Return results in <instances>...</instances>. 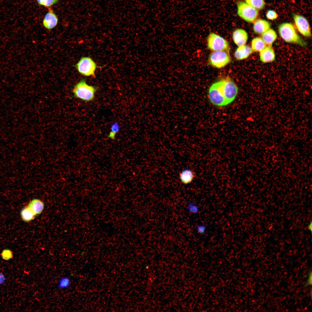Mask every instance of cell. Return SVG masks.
Returning a JSON list of instances; mask_svg holds the SVG:
<instances>
[{"label":"cell","instance_id":"1","mask_svg":"<svg viewBox=\"0 0 312 312\" xmlns=\"http://www.w3.org/2000/svg\"><path fill=\"white\" fill-rule=\"evenodd\" d=\"M278 30L281 37L285 42L297 44L302 47L306 46L307 42L298 34L292 24L282 23L278 26Z\"/></svg>","mask_w":312,"mask_h":312},{"label":"cell","instance_id":"2","mask_svg":"<svg viewBox=\"0 0 312 312\" xmlns=\"http://www.w3.org/2000/svg\"><path fill=\"white\" fill-rule=\"evenodd\" d=\"M208 96L211 103L215 106L222 107L229 104L221 80L211 85L209 90Z\"/></svg>","mask_w":312,"mask_h":312},{"label":"cell","instance_id":"3","mask_svg":"<svg viewBox=\"0 0 312 312\" xmlns=\"http://www.w3.org/2000/svg\"><path fill=\"white\" fill-rule=\"evenodd\" d=\"M96 90L94 86L88 85L82 79L75 85L73 92L76 97L89 102L94 99Z\"/></svg>","mask_w":312,"mask_h":312},{"label":"cell","instance_id":"4","mask_svg":"<svg viewBox=\"0 0 312 312\" xmlns=\"http://www.w3.org/2000/svg\"><path fill=\"white\" fill-rule=\"evenodd\" d=\"M237 13L238 16L249 23H254L259 14L258 10L246 2L240 1L237 4Z\"/></svg>","mask_w":312,"mask_h":312},{"label":"cell","instance_id":"5","mask_svg":"<svg viewBox=\"0 0 312 312\" xmlns=\"http://www.w3.org/2000/svg\"><path fill=\"white\" fill-rule=\"evenodd\" d=\"M74 66L81 74L86 76L95 77V72L97 66L96 63L90 57H82Z\"/></svg>","mask_w":312,"mask_h":312},{"label":"cell","instance_id":"6","mask_svg":"<svg viewBox=\"0 0 312 312\" xmlns=\"http://www.w3.org/2000/svg\"><path fill=\"white\" fill-rule=\"evenodd\" d=\"M207 47L213 51H229L230 48L228 42L220 36L214 33L210 34L207 39Z\"/></svg>","mask_w":312,"mask_h":312},{"label":"cell","instance_id":"7","mask_svg":"<svg viewBox=\"0 0 312 312\" xmlns=\"http://www.w3.org/2000/svg\"><path fill=\"white\" fill-rule=\"evenodd\" d=\"M231 60L229 51H213L210 54L209 58V64L218 68L225 66Z\"/></svg>","mask_w":312,"mask_h":312},{"label":"cell","instance_id":"8","mask_svg":"<svg viewBox=\"0 0 312 312\" xmlns=\"http://www.w3.org/2000/svg\"><path fill=\"white\" fill-rule=\"evenodd\" d=\"M293 18L296 27L300 33L304 37H310L311 30L307 20L304 16L297 14H294Z\"/></svg>","mask_w":312,"mask_h":312},{"label":"cell","instance_id":"9","mask_svg":"<svg viewBox=\"0 0 312 312\" xmlns=\"http://www.w3.org/2000/svg\"><path fill=\"white\" fill-rule=\"evenodd\" d=\"M226 92L229 104L233 102L238 93V88L234 81L229 77L221 80Z\"/></svg>","mask_w":312,"mask_h":312},{"label":"cell","instance_id":"10","mask_svg":"<svg viewBox=\"0 0 312 312\" xmlns=\"http://www.w3.org/2000/svg\"><path fill=\"white\" fill-rule=\"evenodd\" d=\"M48 8V12L45 15L43 20V24L46 29H51L54 28L57 25L58 18L51 7Z\"/></svg>","mask_w":312,"mask_h":312},{"label":"cell","instance_id":"11","mask_svg":"<svg viewBox=\"0 0 312 312\" xmlns=\"http://www.w3.org/2000/svg\"><path fill=\"white\" fill-rule=\"evenodd\" d=\"M259 53L260 59L263 63L272 62L275 60V55L272 46H266Z\"/></svg>","mask_w":312,"mask_h":312},{"label":"cell","instance_id":"12","mask_svg":"<svg viewBox=\"0 0 312 312\" xmlns=\"http://www.w3.org/2000/svg\"><path fill=\"white\" fill-rule=\"evenodd\" d=\"M233 38L235 43L239 46L245 44L248 40V35L244 29H237L233 31Z\"/></svg>","mask_w":312,"mask_h":312},{"label":"cell","instance_id":"13","mask_svg":"<svg viewBox=\"0 0 312 312\" xmlns=\"http://www.w3.org/2000/svg\"><path fill=\"white\" fill-rule=\"evenodd\" d=\"M270 27L269 22L264 19H257L254 22L253 31L257 34L261 35L270 29Z\"/></svg>","mask_w":312,"mask_h":312},{"label":"cell","instance_id":"14","mask_svg":"<svg viewBox=\"0 0 312 312\" xmlns=\"http://www.w3.org/2000/svg\"><path fill=\"white\" fill-rule=\"evenodd\" d=\"M253 52L250 47L244 45L238 46L235 53V56L237 60H241L248 57Z\"/></svg>","mask_w":312,"mask_h":312},{"label":"cell","instance_id":"15","mask_svg":"<svg viewBox=\"0 0 312 312\" xmlns=\"http://www.w3.org/2000/svg\"><path fill=\"white\" fill-rule=\"evenodd\" d=\"M261 38L267 46H272L276 40L277 36L275 31L270 28L262 34Z\"/></svg>","mask_w":312,"mask_h":312},{"label":"cell","instance_id":"16","mask_svg":"<svg viewBox=\"0 0 312 312\" xmlns=\"http://www.w3.org/2000/svg\"><path fill=\"white\" fill-rule=\"evenodd\" d=\"M28 207L35 216L40 214L44 209L43 203L38 199H34L29 203Z\"/></svg>","mask_w":312,"mask_h":312},{"label":"cell","instance_id":"17","mask_svg":"<svg viewBox=\"0 0 312 312\" xmlns=\"http://www.w3.org/2000/svg\"><path fill=\"white\" fill-rule=\"evenodd\" d=\"M180 179L182 183L188 184L191 183L194 179V173L190 169H186L182 171L180 174Z\"/></svg>","mask_w":312,"mask_h":312},{"label":"cell","instance_id":"18","mask_svg":"<svg viewBox=\"0 0 312 312\" xmlns=\"http://www.w3.org/2000/svg\"><path fill=\"white\" fill-rule=\"evenodd\" d=\"M267 45L261 37L254 38L251 42V48L253 52H260Z\"/></svg>","mask_w":312,"mask_h":312},{"label":"cell","instance_id":"19","mask_svg":"<svg viewBox=\"0 0 312 312\" xmlns=\"http://www.w3.org/2000/svg\"><path fill=\"white\" fill-rule=\"evenodd\" d=\"M21 215L23 220L25 222H29L34 219L35 216L28 206L21 210Z\"/></svg>","mask_w":312,"mask_h":312},{"label":"cell","instance_id":"20","mask_svg":"<svg viewBox=\"0 0 312 312\" xmlns=\"http://www.w3.org/2000/svg\"><path fill=\"white\" fill-rule=\"evenodd\" d=\"M71 284V281L70 278L67 276H64L61 277L57 285V289H63L69 287Z\"/></svg>","mask_w":312,"mask_h":312},{"label":"cell","instance_id":"21","mask_svg":"<svg viewBox=\"0 0 312 312\" xmlns=\"http://www.w3.org/2000/svg\"><path fill=\"white\" fill-rule=\"evenodd\" d=\"M246 3L258 10L263 9L265 5L264 0H245Z\"/></svg>","mask_w":312,"mask_h":312},{"label":"cell","instance_id":"22","mask_svg":"<svg viewBox=\"0 0 312 312\" xmlns=\"http://www.w3.org/2000/svg\"><path fill=\"white\" fill-rule=\"evenodd\" d=\"M38 4L47 8L57 3L59 0H36Z\"/></svg>","mask_w":312,"mask_h":312},{"label":"cell","instance_id":"23","mask_svg":"<svg viewBox=\"0 0 312 312\" xmlns=\"http://www.w3.org/2000/svg\"><path fill=\"white\" fill-rule=\"evenodd\" d=\"M119 125L117 123L113 124L111 126V131L108 135V137L114 139L115 138L116 135L119 131Z\"/></svg>","mask_w":312,"mask_h":312},{"label":"cell","instance_id":"24","mask_svg":"<svg viewBox=\"0 0 312 312\" xmlns=\"http://www.w3.org/2000/svg\"><path fill=\"white\" fill-rule=\"evenodd\" d=\"M187 210L190 213L197 214L199 212L200 208L199 206L195 203L190 202L188 204Z\"/></svg>","mask_w":312,"mask_h":312},{"label":"cell","instance_id":"25","mask_svg":"<svg viewBox=\"0 0 312 312\" xmlns=\"http://www.w3.org/2000/svg\"><path fill=\"white\" fill-rule=\"evenodd\" d=\"M195 227L198 233L201 235H204L207 230L206 225L203 223L196 224Z\"/></svg>","mask_w":312,"mask_h":312},{"label":"cell","instance_id":"26","mask_svg":"<svg viewBox=\"0 0 312 312\" xmlns=\"http://www.w3.org/2000/svg\"><path fill=\"white\" fill-rule=\"evenodd\" d=\"M267 18L270 20H274L278 17L277 13L274 11L272 10H268L266 14Z\"/></svg>","mask_w":312,"mask_h":312},{"label":"cell","instance_id":"27","mask_svg":"<svg viewBox=\"0 0 312 312\" xmlns=\"http://www.w3.org/2000/svg\"><path fill=\"white\" fill-rule=\"evenodd\" d=\"M1 256L3 259L8 260L12 257V254L10 250H5L3 251L1 253Z\"/></svg>","mask_w":312,"mask_h":312},{"label":"cell","instance_id":"28","mask_svg":"<svg viewBox=\"0 0 312 312\" xmlns=\"http://www.w3.org/2000/svg\"><path fill=\"white\" fill-rule=\"evenodd\" d=\"M312 285V272L311 271L309 273V278L307 282L305 285V287L311 285Z\"/></svg>","mask_w":312,"mask_h":312},{"label":"cell","instance_id":"29","mask_svg":"<svg viewBox=\"0 0 312 312\" xmlns=\"http://www.w3.org/2000/svg\"><path fill=\"white\" fill-rule=\"evenodd\" d=\"M308 229L311 231H312V222L311 221L308 225Z\"/></svg>","mask_w":312,"mask_h":312}]
</instances>
